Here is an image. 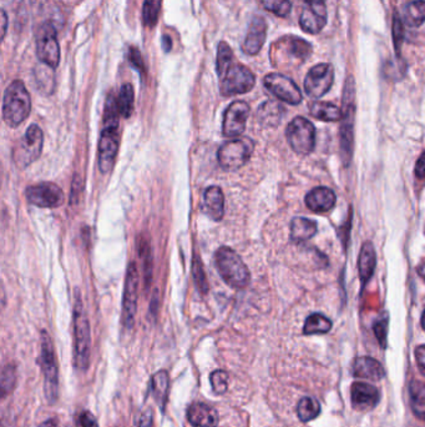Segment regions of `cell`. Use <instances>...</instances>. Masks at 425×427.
<instances>
[{"instance_id": "obj_1", "label": "cell", "mask_w": 425, "mask_h": 427, "mask_svg": "<svg viewBox=\"0 0 425 427\" xmlns=\"http://www.w3.org/2000/svg\"><path fill=\"white\" fill-rule=\"evenodd\" d=\"M73 336H74V355L73 362L76 371L85 373L90 366L91 355V332L87 312L84 310L82 300L79 292L75 295L74 311H73Z\"/></svg>"}, {"instance_id": "obj_2", "label": "cell", "mask_w": 425, "mask_h": 427, "mask_svg": "<svg viewBox=\"0 0 425 427\" xmlns=\"http://www.w3.org/2000/svg\"><path fill=\"white\" fill-rule=\"evenodd\" d=\"M38 364L44 376V395L50 405L59 400V365L54 342L47 331L41 332V353Z\"/></svg>"}, {"instance_id": "obj_3", "label": "cell", "mask_w": 425, "mask_h": 427, "mask_svg": "<svg viewBox=\"0 0 425 427\" xmlns=\"http://www.w3.org/2000/svg\"><path fill=\"white\" fill-rule=\"evenodd\" d=\"M342 125H341V156L345 166H348L353 157L354 149V116H356V85L353 76L345 80L342 100Z\"/></svg>"}, {"instance_id": "obj_4", "label": "cell", "mask_w": 425, "mask_h": 427, "mask_svg": "<svg viewBox=\"0 0 425 427\" xmlns=\"http://www.w3.org/2000/svg\"><path fill=\"white\" fill-rule=\"evenodd\" d=\"M32 110V99L27 87L21 80L12 83L3 99V119L10 128H16L25 122Z\"/></svg>"}, {"instance_id": "obj_5", "label": "cell", "mask_w": 425, "mask_h": 427, "mask_svg": "<svg viewBox=\"0 0 425 427\" xmlns=\"http://www.w3.org/2000/svg\"><path fill=\"white\" fill-rule=\"evenodd\" d=\"M215 263L220 276L235 289H243L250 284L251 274L242 259L231 248L222 246L215 254Z\"/></svg>"}, {"instance_id": "obj_6", "label": "cell", "mask_w": 425, "mask_h": 427, "mask_svg": "<svg viewBox=\"0 0 425 427\" xmlns=\"http://www.w3.org/2000/svg\"><path fill=\"white\" fill-rule=\"evenodd\" d=\"M44 134L36 124H32L24 136L13 149V162L19 169H25L30 164L36 162L43 151Z\"/></svg>"}, {"instance_id": "obj_7", "label": "cell", "mask_w": 425, "mask_h": 427, "mask_svg": "<svg viewBox=\"0 0 425 427\" xmlns=\"http://www.w3.org/2000/svg\"><path fill=\"white\" fill-rule=\"evenodd\" d=\"M255 150V142L250 138H238L225 142L218 150V163L225 170H237L249 162Z\"/></svg>"}, {"instance_id": "obj_8", "label": "cell", "mask_w": 425, "mask_h": 427, "mask_svg": "<svg viewBox=\"0 0 425 427\" xmlns=\"http://www.w3.org/2000/svg\"><path fill=\"white\" fill-rule=\"evenodd\" d=\"M220 80H221V94L223 96L246 94L251 91L256 84V78L250 69L237 63H232L230 67L220 75Z\"/></svg>"}, {"instance_id": "obj_9", "label": "cell", "mask_w": 425, "mask_h": 427, "mask_svg": "<svg viewBox=\"0 0 425 427\" xmlns=\"http://www.w3.org/2000/svg\"><path fill=\"white\" fill-rule=\"evenodd\" d=\"M290 148L299 155L310 154L316 145V129L313 124L302 116L295 118L286 130Z\"/></svg>"}, {"instance_id": "obj_10", "label": "cell", "mask_w": 425, "mask_h": 427, "mask_svg": "<svg viewBox=\"0 0 425 427\" xmlns=\"http://www.w3.org/2000/svg\"><path fill=\"white\" fill-rule=\"evenodd\" d=\"M36 55L43 65L58 68L60 61V47L56 30L51 23H44L36 35Z\"/></svg>"}, {"instance_id": "obj_11", "label": "cell", "mask_w": 425, "mask_h": 427, "mask_svg": "<svg viewBox=\"0 0 425 427\" xmlns=\"http://www.w3.org/2000/svg\"><path fill=\"white\" fill-rule=\"evenodd\" d=\"M139 272L135 263L128 264L126 278H125V287H124V298H122V325L125 329H133L135 324L136 310H137V298H139Z\"/></svg>"}, {"instance_id": "obj_12", "label": "cell", "mask_w": 425, "mask_h": 427, "mask_svg": "<svg viewBox=\"0 0 425 427\" xmlns=\"http://www.w3.org/2000/svg\"><path fill=\"white\" fill-rule=\"evenodd\" d=\"M119 127L115 125H102V135L99 142V169L102 174L110 173L115 165L116 156L119 151Z\"/></svg>"}, {"instance_id": "obj_13", "label": "cell", "mask_w": 425, "mask_h": 427, "mask_svg": "<svg viewBox=\"0 0 425 427\" xmlns=\"http://www.w3.org/2000/svg\"><path fill=\"white\" fill-rule=\"evenodd\" d=\"M334 82V69L331 64L321 63L310 69L304 79V90L310 98L319 99L330 91Z\"/></svg>"}, {"instance_id": "obj_14", "label": "cell", "mask_w": 425, "mask_h": 427, "mask_svg": "<svg viewBox=\"0 0 425 427\" xmlns=\"http://www.w3.org/2000/svg\"><path fill=\"white\" fill-rule=\"evenodd\" d=\"M264 84L266 89L281 102L290 105H298L302 102V93L297 84L286 75L271 73L264 76Z\"/></svg>"}, {"instance_id": "obj_15", "label": "cell", "mask_w": 425, "mask_h": 427, "mask_svg": "<svg viewBox=\"0 0 425 427\" xmlns=\"http://www.w3.org/2000/svg\"><path fill=\"white\" fill-rule=\"evenodd\" d=\"M25 194L27 201L38 208L55 209L64 203V193L54 183H41L29 186Z\"/></svg>"}, {"instance_id": "obj_16", "label": "cell", "mask_w": 425, "mask_h": 427, "mask_svg": "<svg viewBox=\"0 0 425 427\" xmlns=\"http://www.w3.org/2000/svg\"><path fill=\"white\" fill-rule=\"evenodd\" d=\"M250 113V105L247 102L242 100L231 102L223 116V135L227 138L242 135Z\"/></svg>"}, {"instance_id": "obj_17", "label": "cell", "mask_w": 425, "mask_h": 427, "mask_svg": "<svg viewBox=\"0 0 425 427\" xmlns=\"http://www.w3.org/2000/svg\"><path fill=\"white\" fill-rule=\"evenodd\" d=\"M327 24V9L324 1L307 3L299 17V25L308 34H318Z\"/></svg>"}, {"instance_id": "obj_18", "label": "cell", "mask_w": 425, "mask_h": 427, "mask_svg": "<svg viewBox=\"0 0 425 427\" xmlns=\"http://www.w3.org/2000/svg\"><path fill=\"white\" fill-rule=\"evenodd\" d=\"M380 400V393L371 384L357 381L351 387L352 406L359 411H368L377 406Z\"/></svg>"}, {"instance_id": "obj_19", "label": "cell", "mask_w": 425, "mask_h": 427, "mask_svg": "<svg viewBox=\"0 0 425 427\" xmlns=\"http://www.w3.org/2000/svg\"><path fill=\"white\" fill-rule=\"evenodd\" d=\"M266 36H267V23L261 17L253 18L242 43L243 53L247 55L258 54L264 47Z\"/></svg>"}, {"instance_id": "obj_20", "label": "cell", "mask_w": 425, "mask_h": 427, "mask_svg": "<svg viewBox=\"0 0 425 427\" xmlns=\"http://www.w3.org/2000/svg\"><path fill=\"white\" fill-rule=\"evenodd\" d=\"M272 47H273V52H277V54L287 53L290 55L292 59H296L301 63H303L312 54V47L310 43L301 38H296V36L281 38V41H277Z\"/></svg>"}, {"instance_id": "obj_21", "label": "cell", "mask_w": 425, "mask_h": 427, "mask_svg": "<svg viewBox=\"0 0 425 427\" xmlns=\"http://www.w3.org/2000/svg\"><path fill=\"white\" fill-rule=\"evenodd\" d=\"M336 194L333 190L325 186H319L316 189L310 190V193L306 195V205L310 211L324 214L331 211L336 205Z\"/></svg>"}, {"instance_id": "obj_22", "label": "cell", "mask_w": 425, "mask_h": 427, "mask_svg": "<svg viewBox=\"0 0 425 427\" xmlns=\"http://www.w3.org/2000/svg\"><path fill=\"white\" fill-rule=\"evenodd\" d=\"M187 420L195 427H216L218 414L214 407L203 402L192 404L187 410Z\"/></svg>"}, {"instance_id": "obj_23", "label": "cell", "mask_w": 425, "mask_h": 427, "mask_svg": "<svg viewBox=\"0 0 425 427\" xmlns=\"http://www.w3.org/2000/svg\"><path fill=\"white\" fill-rule=\"evenodd\" d=\"M352 373L358 379L371 380V381H380L385 376L384 369L382 366V364L368 356L358 358L354 361Z\"/></svg>"}, {"instance_id": "obj_24", "label": "cell", "mask_w": 425, "mask_h": 427, "mask_svg": "<svg viewBox=\"0 0 425 427\" xmlns=\"http://www.w3.org/2000/svg\"><path fill=\"white\" fill-rule=\"evenodd\" d=\"M205 211L212 220L220 221L225 214V197L218 186H209L203 194Z\"/></svg>"}, {"instance_id": "obj_25", "label": "cell", "mask_w": 425, "mask_h": 427, "mask_svg": "<svg viewBox=\"0 0 425 427\" xmlns=\"http://www.w3.org/2000/svg\"><path fill=\"white\" fill-rule=\"evenodd\" d=\"M377 266V255L376 249L371 241H367L360 249L359 259H358V270H359V278L362 284L365 285L371 280L374 270Z\"/></svg>"}, {"instance_id": "obj_26", "label": "cell", "mask_w": 425, "mask_h": 427, "mask_svg": "<svg viewBox=\"0 0 425 427\" xmlns=\"http://www.w3.org/2000/svg\"><path fill=\"white\" fill-rule=\"evenodd\" d=\"M169 388V373L166 370H160V371L154 373V376L151 379V393H152L157 406L160 407L162 413H163L166 402H168Z\"/></svg>"}, {"instance_id": "obj_27", "label": "cell", "mask_w": 425, "mask_h": 427, "mask_svg": "<svg viewBox=\"0 0 425 427\" xmlns=\"http://www.w3.org/2000/svg\"><path fill=\"white\" fill-rule=\"evenodd\" d=\"M317 232V224L306 217H295L290 223V239L296 243H304L314 237Z\"/></svg>"}, {"instance_id": "obj_28", "label": "cell", "mask_w": 425, "mask_h": 427, "mask_svg": "<svg viewBox=\"0 0 425 427\" xmlns=\"http://www.w3.org/2000/svg\"><path fill=\"white\" fill-rule=\"evenodd\" d=\"M310 116L321 122H338L342 118L341 109L332 102H314L310 104Z\"/></svg>"}, {"instance_id": "obj_29", "label": "cell", "mask_w": 425, "mask_h": 427, "mask_svg": "<svg viewBox=\"0 0 425 427\" xmlns=\"http://www.w3.org/2000/svg\"><path fill=\"white\" fill-rule=\"evenodd\" d=\"M137 251H139V256L141 259L145 286L149 287L151 280H152V252H151L149 241L143 237H139L137 240Z\"/></svg>"}, {"instance_id": "obj_30", "label": "cell", "mask_w": 425, "mask_h": 427, "mask_svg": "<svg viewBox=\"0 0 425 427\" xmlns=\"http://www.w3.org/2000/svg\"><path fill=\"white\" fill-rule=\"evenodd\" d=\"M409 395H411L413 413L417 415L420 420H423L425 413L424 384L418 380H413L409 385Z\"/></svg>"}, {"instance_id": "obj_31", "label": "cell", "mask_w": 425, "mask_h": 427, "mask_svg": "<svg viewBox=\"0 0 425 427\" xmlns=\"http://www.w3.org/2000/svg\"><path fill=\"white\" fill-rule=\"evenodd\" d=\"M404 18L409 27H420L425 19L424 0H413L408 3L404 8Z\"/></svg>"}, {"instance_id": "obj_32", "label": "cell", "mask_w": 425, "mask_h": 427, "mask_svg": "<svg viewBox=\"0 0 425 427\" xmlns=\"http://www.w3.org/2000/svg\"><path fill=\"white\" fill-rule=\"evenodd\" d=\"M134 102H135V94H134V88L131 84H124L120 89V94L119 98H116L117 102V109L120 116L128 119L134 111Z\"/></svg>"}, {"instance_id": "obj_33", "label": "cell", "mask_w": 425, "mask_h": 427, "mask_svg": "<svg viewBox=\"0 0 425 427\" xmlns=\"http://www.w3.org/2000/svg\"><path fill=\"white\" fill-rule=\"evenodd\" d=\"M332 321L322 314H312L307 318L303 326L304 335L327 333L331 331Z\"/></svg>"}, {"instance_id": "obj_34", "label": "cell", "mask_w": 425, "mask_h": 427, "mask_svg": "<svg viewBox=\"0 0 425 427\" xmlns=\"http://www.w3.org/2000/svg\"><path fill=\"white\" fill-rule=\"evenodd\" d=\"M16 369L14 365L3 367L0 371V402L13 393L16 385Z\"/></svg>"}, {"instance_id": "obj_35", "label": "cell", "mask_w": 425, "mask_h": 427, "mask_svg": "<svg viewBox=\"0 0 425 427\" xmlns=\"http://www.w3.org/2000/svg\"><path fill=\"white\" fill-rule=\"evenodd\" d=\"M282 107L278 105L277 102H267L261 105L258 110V119L264 125H278L282 116Z\"/></svg>"}, {"instance_id": "obj_36", "label": "cell", "mask_w": 425, "mask_h": 427, "mask_svg": "<svg viewBox=\"0 0 425 427\" xmlns=\"http://www.w3.org/2000/svg\"><path fill=\"white\" fill-rule=\"evenodd\" d=\"M321 414V405L313 397H303L298 402L297 415L302 422L314 420Z\"/></svg>"}, {"instance_id": "obj_37", "label": "cell", "mask_w": 425, "mask_h": 427, "mask_svg": "<svg viewBox=\"0 0 425 427\" xmlns=\"http://www.w3.org/2000/svg\"><path fill=\"white\" fill-rule=\"evenodd\" d=\"M162 0H145L142 8V19L148 28H154L160 17Z\"/></svg>"}, {"instance_id": "obj_38", "label": "cell", "mask_w": 425, "mask_h": 427, "mask_svg": "<svg viewBox=\"0 0 425 427\" xmlns=\"http://www.w3.org/2000/svg\"><path fill=\"white\" fill-rule=\"evenodd\" d=\"M232 63H233V53L231 50L230 45L225 41H221L218 44V49H217L216 69L218 76L222 74L223 72L229 68Z\"/></svg>"}, {"instance_id": "obj_39", "label": "cell", "mask_w": 425, "mask_h": 427, "mask_svg": "<svg viewBox=\"0 0 425 427\" xmlns=\"http://www.w3.org/2000/svg\"><path fill=\"white\" fill-rule=\"evenodd\" d=\"M260 3L266 10L281 18H286L292 10L290 0H260Z\"/></svg>"}, {"instance_id": "obj_40", "label": "cell", "mask_w": 425, "mask_h": 427, "mask_svg": "<svg viewBox=\"0 0 425 427\" xmlns=\"http://www.w3.org/2000/svg\"><path fill=\"white\" fill-rule=\"evenodd\" d=\"M192 272H194L196 287L203 295H206L209 292V284H207V278H206L205 270H203V261H201V259L198 258V255L194 256Z\"/></svg>"}, {"instance_id": "obj_41", "label": "cell", "mask_w": 425, "mask_h": 427, "mask_svg": "<svg viewBox=\"0 0 425 427\" xmlns=\"http://www.w3.org/2000/svg\"><path fill=\"white\" fill-rule=\"evenodd\" d=\"M211 386L214 388V393L217 395H222L229 388V373L223 370H216L209 376Z\"/></svg>"}, {"instance_id": "obj_42", "label": "cell", "mask_w": 425, "mask_h": 427, "mask_svg": "<svg viewBox=\"0 0 425 427\" xmlns=\"http://www.w3.org/2000/svg\"><path fill=\"white\" fill-rule=\"evenodd\" d=\"M36 82L41 90L51 93L54 88V76L51 73V68L47 67V69H41V73L36 75Z\"/></svg>"}, {"instance_id": "obj_43", "label": "cell", "mask_w": 425, "mask_h": 427, "mask_svg": "<svg viewBox=\"0 0 425 427\" xmlns=\"http://www.w3.org/2000/svg\"><path fill=\"white\" fill-rule=\"evenodd\" d=\"M393 38H394V47L397 49V53H400V47L404 39V29L403 21L400 19L398 13H394L393 17Z\"/></svg>"}, {"instance_id": "obj_44", "label": "cell", "mask_w": 425, "mask_h": 427, "mask_svg": "<svg viewBox=\"0 0 425 427\" xmlns=\"http://www.w3.org/2000/svg\"><path fill=\"white\" fill-rule=\"evenodd\" d=\"M374 333L378 339L379 344L382 347L387 346V332H388V320L382 319L374 324Z\"/></svg>"}, {"instance_id": "obj_45", "label": "cell", "mask_w": 425, "mask_h": 427, "mask_svg": "<svg viewBox=\"0 0 425 427\" xmlns=\"http://www.w3.org/2000/svg\"><path fill=\"white\" fill-rule=\"evenodd\" d=\"M128 61L131 63V65L140 73H145V65H143V61H142L141 54L140 52L136 49V47H130V52H128Z\"/></svg>"}, {"instance_id": "obj_46", "label": "cell", "mask_w": 425, "mask_h": 427, "mask_svg": "<svg viewBox=\"0 0 425 427\" xmlns=\"http://www.w3.org/2000/svg\"><path fill=\"white\" fill-rule=\"evenodd\" d=\"M81 191H82V182H81V177L76 174L74 179H73V183H71V195H70V201L76 205L79 203L81 197Z\"/></svg>"}, {"instance_id": "obj_47", "label": "cell", "mask_w": 425, "mask_h": 427, "mask_svg": "<svg viewBox=\"0 0 425 427\" xmlns=\"http://www.w3.org/2000/svg\"><path fill=\"white\" fill-rule=\"evenodd\" d=\"M78 427H99V422L90 411H82L78 419Z\"/></svg>"}, {"instance_id": "obj_48", "label": "cell", "mask_w": 425, "mask_h": 427, "mask_svg": "<svg viewBox=\"0 0 425 427\" xmlns=\"http://www.w3.org/2000/svg\"><path fill=\"white\" fill-rule=\"evenodd\" d=\"M139 427H154V413L152 410H146L139 420Z\"/></svg>"}, {"instance_id": "obj_49", "label": "cell", "mask_w": 425, "mask_h": 427, "mask_svg": "<svg viewBox=\"0 0 425 427\" xmlns=\"http://www.w3.org/2000/svg\"><path fill=\"white\" fill-rule=\"evenodd\" d=\"M415 359L418 362L419 370L420 373H424L425 369V347L424 345H420L415 349Z\"/></svg>"}, {"instance_id": "obj_50", "label": "cell", "mask_w": 425, "mask_h": 427, "mask_svg": "<svg viewBox=\"0 0 425 427\" xmlns=\"http://www.w3.org/2000/svg\"><path fill=\"white\" fill-rule=\"evenodd\" d=\"M8 30V15L3 9H0V43L4 41Z\"/></svg>"}, {"instance_id": "obj_51", "label": "cell", "mask_w": 425, "mask_h": 427, "mask_svg": "<svg viewBox=\"0 0 425 427\" xmlns=\"http://www.w3.org/2000/svg\"><path fill=\"white\" fill-rule=\"evenodd\" d=\"M415 174H417V177L419 179H423V177H424V155L423 154L419 157L417 168H415Z\"/></svg>"}, {"instance_id": "obj_52", "label": "cell", "mask_w": 425, "mask_h": 427, "mask_svg": "<svg viewBox=\"0 0 425 427\" xmlns=\"http://www.w3.org/2000/svg\"><path fill=\"white\" fill-rule=\"evenodd\" d=\"M162 47L165 49V52H170L171 47H172V41L170 39L169 36L163 35L162 36Z\"/></svg>"}, {"instance_id": "obj_53", "label": "cell", "mask_w": 425, "mask_h": 427, "mask_svg": "<svg viewBox=\"0 0 425 427\" xmlns=\"http://www.w3.org/2000/svg\"><path fill=\"white\" fill-rule=\"evenodd\" d=\"M38 427H59V424H58V421L55 420V419H47V421L41 422Z\"/></svg>"}, {"instance_id": "obj_54", "label": "cell", "mask_w": 425, "mask_h": 427, "mask_svg": "<svg viewBox=\"0 0 425 427\" xmlns=\"http://www.w3.org/2000/svg\"><path fill=\"white\" fill-rule=\"evenodd\" d=\"M306 3H319V1H324V0H304Z\"/></svg>"}, {"instance_id": "obj_55", "label": "cell", "mask_w": 425, "mask_h": 427, "mask_svg": "<svg viewBox=\"0 0 425 427\" xmlns=\"http://www.w3.org/2000/svg\"><path fill=\"white\" fill-rule=\"evenodd\" d=\"M0 427H3V425H1V422H0Z\"/></svg>"}]
</instances>
